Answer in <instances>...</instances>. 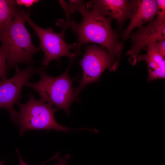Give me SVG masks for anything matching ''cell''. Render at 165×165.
Here are the masks:
<instances>
[{
	"label": "cell",
	"instance_id": "6da1fadb",
	"mask_svg": "<svg viewBox=\"0 0 165 165\" xmlns=\"http://www.w3.org/2000/svg\"><path fill=\"white\" fill-rule=\"evenodd\" d=\"M82 16L78 23L72 19L70 26L72 31L76 34V49L89 43H97L105 48L114 63V70L118 67L123 48V44L118 39L117 32L111 27L112 19L102 16L95 10L86 8L84 5L78 10Z\"/></svg>",
	"mask_w": 165,
	"mask_h": 165
},
{
	"label": "cell",
	"instance_id": "7a4b0ae2",
	"mask_svg": "<svg viewBox=\"0 0 165 165\" xmlns=\"http://www.w3.org/2000/svg\"><path fill=\"white\" fill-rule=\"evenodd\" d=\"M25 21L19 11L11 23L0 29L1 47L6 55L7 69L19 64L31 63L33 55L40 50L33 43Z\"/></svg>",
	"mask_w": 165,
	"mask_h": 165
},
{
	"label": "cell",
	"instance_id": "3957f363",
	"mask_svg": "<svg viewBox=\"0 0 165 165\" xmlns=\"http://www.w3.org/2000/svg\"><path fill=\"white\" fill-rule=\"evenodd\" d=\"M79 55L77 53L70 59L67 69L61 75L56 77L51 76L43 68H39L37 72L40 76V80L35 83L28 82L25 86L32 88L39 94L40 101L54 105L69 115L70 105L76 100L78 96L72 87L74 80L69 77L68 72L74 60Z\"/></svg>",
	"mask_w": 165,
	"mask_h": 165
},
{
	"label": "cell",
	"instance_id": "277c9868",
	"mask_svg": "<svg viewBox=\"0 0 165 165\" xmlns=\"http://www.w3.org/2000/svg\"><path fill=\"white\" fill-rule=\"evenodd\" d=\"M20 108L15 122L20 128V134L23 135L29 130H54L57 131L68 132L70 131L87 130V128L72 129L63 126L56 121L55 113L59 109L54 108L49 103H44L36 99L31 95L28 94L27 103L17 104Z\"/></svg>",
	"mask_w": 165,
	"mask_h": 165
},
{
	"label": "cell",
	"instance_id": "5b68a950",
	"mask_svg": "<svg viewBox=\"0 0 165 165\" xmlns=\"http://www.w3.org/2000/svg\"><path fill=\"white\" fill-rule=\"evenodd\" d=\"M21 13L25 21L33 28L39 39L40 44L39 47L43 51L44 55L42 62L43 65H47L53 60H59L62 56H66L70 59L75 56L78 50L72 53L70 50L76 48L77 44H69L65 41L64 31L57 33L54 31L52 28H42L35 24L30 18L29 10L22 11Z\"/></svg>",
	"mask_w": 165,
	"mask_h": 165
},
{
	"label": "cell",
	"instance_id": "8992f818",
	"mask_svg": "<svg viewBox=\"0 0 165 165\" xmlns=\"http://www.w3.org/2000/svg\"><path fill=\"white\" fill-rule=\"evenodd\" d=\"M79 64L82 76L75 91L77 96L87 85L98 80L106 69L114 72V63L108 52L103 47L94 44L86 46Z\"/></svg>",
	"mask_w": 165,
	"mask_h": 165
},
{
	"label": "cell",
	"instance_id": "52a82bcc",
	"mask_svg": "<svg viewBox=\"0 0 165 165\" xmlns=\"http://www.w3.org/2000/svg\"><path fill=\"white\" fill-rule=\"evenodd\" d=\"M15 73L11 78L0 80V108H4L9 112L10 119L15 121L18 112L14 108V104L22 99V88L31 77L37 73L33 66H28L20 70L15 67Z\"/></svg>",
	"mask_w": 165,
	"mask_h": 165
},
{
	"label": "cell",
	"instance_id": "ba28073f",
	"mask_svg": "<svg viewBox=\"0 0 165 165\" xmlns=\"http://www.w3.org/2000/svg\"><path fill=\"white\" fill-rule=\"evenodd\" d=\"M138 27L137 31L130 33L128 37L132 45L126 53L130 56L128 60L133 65L136 64L137 57L142 49L150 44L165 39V20L157 17L147 25Z\"/></svg>",
	"mask_w": 165,
	"mask_h": 165
},
{
	"label": "cell",
	"instance_id": "9c48e42d",
	"mask_svg": "<svg viewBox=\"0 0 165 165\" xmlns=\"http://www.w3.org/2000/svg\"><path fill=\"white\" fill-rule=\"evenodd\" d=\"M87 8L94 9L102 16L115 19L120 31L125 21L131 17L133 4L129 0H95L89 2Z\"/></svg>",
	"mask_w": 165,
	"mask_h": 165
},
{
	"label": "cell",
	"instance_id": "30bf717a",
	"mask_svg": "<svg viewBox=\"0 0 165 165\" xmlns=\"http://www.w3.org/2000/svg\"><path fill=\"white\" fill-rule=\"evenodd\" d=\"M133 9L130 22L122 35L121 42L123 44L132 31L136 27L150 22L157 14L155 0H132Z\"/></svg>",
	"mask_w": 165,
	"mask_h": 165
},
{
	"label": "cell",
	"instance_id": "8fae6325",
	"mask_svg": "<svg viewBox=\"0 0 165 165\" xmlns=\"http://www.w3.org/2000/svg\"><path fill=\"white\" fill-rule=\"evenodd\" d=\"M143 49L147 53L143 55H138L137 59V61H144L146 62L148 73V81L164 79L165 57L159 51L155 42L149 44Z\"/></svg>",
	"mask_w": 165,
	"mask_h": 165
},
{
	"label": "cell",
	"instance_id": "7c38bea8",
	"mask_svg": "<svg viewBox=\"0 0 165 165\" xmlns=\"http://www.w3.org/2000/svg\"><path fill=\"white\" fill-rule=\"evenodd\" d=\"M16 0H0V29L11 23L17 12Z\"/></svg>",
	"mask_w": 165,
	"mask_h": 165
},
{
	"label": "cell",
	"instance_id": "4fadbf2b",
	"mask_svg": "<svg viewBox=\"0 0 165 165\" xmlns=\"http://www.w3.org/2000/svg\"><path fill=\"white\" fill-rule=\"evenodd\" d=\"M59 2L65 12L66 20L65 22H62L59 20L56 24L61 26L63 29H65L70 26L71 14L76 11H78L84 5V1L70 0L67 2L64 0H59Z\"/></svg>",
	"mask_w": 165,
	"mask_h": 165
},
{
	"label": "cell",
	"instance_id": "5bb4252c",
	"mask_svg": "<svg viewBox=\"0 0 165 165\" xmlns=\"http://www.w3.org/2000/svg\"><path fill=\"white\" fill-rule=\"evenodd\" d=\"M6 55L2 49L0 47V79H7L6 76L7 70Z\"/></svg>",
	"mask_w": 165,
	"mask_h": 165
},
{
	"label": "cell",
	"instance_id": "9a60e30c",
	"mask_svg": "<svg viewBox=\"0 0 165 165\" xmlns=\"http://www.w3.org/2000/svg\"><path fill=\"white\" fill-rule=\"evenodd\" d=\"M157 7V16L165 19V0H156Z\"/></svg>",
	"mask_w": 165,
	"mask_h": 165
},
{
	"label": "cell",
	"instance_id": "2e32d148",
	"mask_svg": "<svg viewBox=\"0 0 165 165\" xmlns=\"http://www.w3.org/2000/svg\"><path fill=\"white\" fill-rule=\"evenodd\" d=\"M156 47L161 54L165 57V39L155 42Z\"/></svg>",
	"mask_w": 165,
	"mask_h": 165
},
{
	"label": "cell",
	"instance_id": "e0dca14e",
	"mask_svg": "<svg viewBox=\"0 0 165 165\" xmlns=\"http://www.w3.org/2000/svg\"><path fill=\"white\" fill-rule=\"evenodd\" d=\"M16 3L17 5L24 6L27 7H30L32 6L34 3L39 2L38 0H16Z\"/></svg>",
	"mask_w": 165,
	"mask_h": 165
},
{
	"label": "cell",
	"instance_id": "ac0fdd59",
	"mask_svg": "<svg viewBox=\"0 0 165 165\" xmlns=\"http://www.w3.org/2000/svg\"><path fill=\"white\" fill-rule=\"evenodd\" d=\"M16 152L18 154V157L19 158V162H20V165H29V164H28L26 163L25 162L24 160H22V159L21 157L20 156V154L19 153L18 150L17 149H16ZM59 153L58 152L57 153H56L55 155H54V156H53L51 158L49 159V160L46 161V162L44 163L40 164L39 165H44L45 163H46L47 162H48L49 161H50L51 160H53V159H57V157L59 156Z\"/></svg>",
	"mask_w": 165,
	"mask_h": 165
},
{
	"label": "cell",
	"instance_id": "d6986e66",
	"mask_svg": "<svg viewBox=\"0 0 165 165\" xmlns=\"http://www.w3.org/2000/svg\"><path fill=\"white\" fill-rule=\"evenodd\" d=\"M70 157V156L68 154H67L63 157L59 156L57 159L58 160V161L55 165H67L66 160Z\"/></svg>",
	"mask_w": 165,
	"mask_h": 165
},
{
	"label": "cell",
	"instance_id": "ffe728a7",
	"mask_svg": "<svg viewBox=\"0 0 165 165\" xmlns=\"http://www.w3.org/2000/svg\"><path fill=\"white\" fill-rule=\"evenodd\" d=\"M3 163V161H1L0 162V165H2Z\"/></svg>",
	"mask_w": 165,
	"mask_h": 165
}]
</instances>
